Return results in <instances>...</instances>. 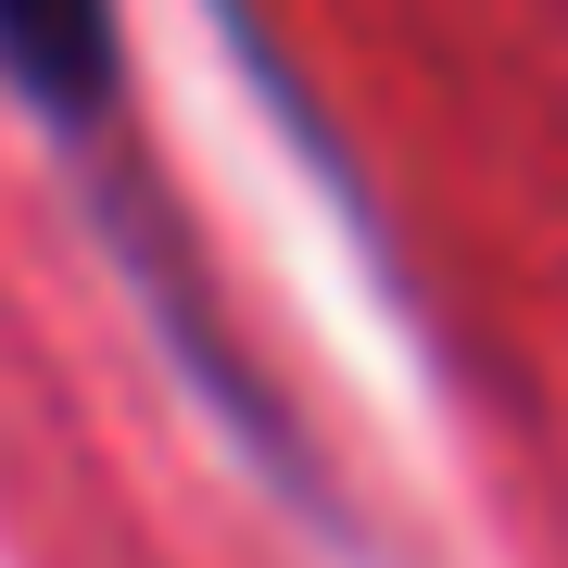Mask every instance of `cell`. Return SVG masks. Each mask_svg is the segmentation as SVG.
<instances>
[{
  "label": "cell",
  "instance_id": "1",
  "mask_svg": "<svg viewBox=\"0 0 568 568\" xmlns=\"http://www.w3.org/2000/svg\"><path fill=\"white\" fill-rule=\"evenodd\" d=\"M0 89L63 140H102L126 114V26L114 0H0Z\"/></svg>",
  "mask_w": 568,
  "mask_h": 568
}]
</instances>
